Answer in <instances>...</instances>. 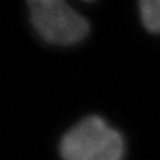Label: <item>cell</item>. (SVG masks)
Wrapping results in <instances>:
<instances>
[{
  "mask_svg": "<svg viewBox=\"0 0 160 160\" xmlns=\"http://www.w3.org/2000/svg\"><path fill=\"white\" fill-rule=\"evenodd\" d=\"M123 154L122 135L97 116L83 119L61 141L64 160H122Z\"/></svg>",
  "mask_w": 160,
  "mask_h": 160,
  "instance_id": "1",
  "label": "cell"
},
{
  "mask_svg": "<svg viewBox=\"0 0 160 160\" xmlns=\"http://www.w3.org/2000/svg\"><path fill=\"white\" fill-rule=\"evenodd\" d=\"M31 21L45 40L73 45L85 39L89 24L68 3L61 0H33L28 3Z\"/></svg>",
  "mask_w": 160,
  "mask_h": 160,
  "instance_id": "2",
  "label": "cell"
},
{
  "mask_svg": "<svg viewBox=\"0 0 160 160\" xmlns=\"http://www.w3.org/2000/svg\"><path fill=\"white\" fill-rule=\"evenodd\" d=\"M139 12L144 27L151 33H160V0H142Z\"/></svg>",
  "mask_w": 160,
  "mask_h": 160,
  "instance_id": "3",
  "label": "cell"
}]
</instances>
